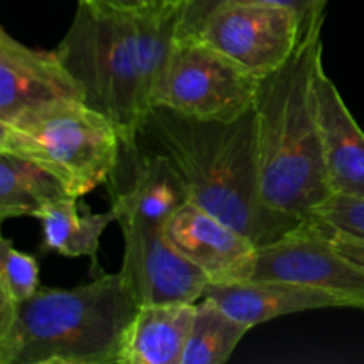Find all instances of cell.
<instances>
[{"label": "cell", "mask_w": 364, "mask_h": 364, "mask_svg": "<svg viewBox=\"0 0 364 364\" xmlns=\"http://www.w3.org/2000/svg\"><path fill=\"white\" fill-rule=\"evenodd\" d=\"M135 142L171 164L188 201L247 235L258 247L299 226L263 203L255 107L240 117L220 121L155 105L142 121Z\"/></svg>", "instance_id": "1"}, {"label": "cell", "mask_w": 364, "mask_h": 364, "mask_svg": "<svg viewBox=\"0 0 364 364\" xmlns=\"http://www.w3.org/2000/svg\"><path fill=\"white\" fill-rule=\"evenodd\" d=\"M183 11L139 18L78 2L66 36L53 50L82 102L116 127L123 144H135L153 109L156 82L178 38Z\"/></svg>", "instance_id": "2"}, {"label": "cell", "mask_w": 364, "mask_h": 364, "mask_svg": "<svg viewBox=\"0 0 364 364\" xmlns=\"http://www.w3.org/2000/svg\"><path fill=\"white\" fill-rule=\"evenodd\" d=\"M320 55L316 31L287 64L262 78L255 103L263 203L295 224L311 219L333 196L313 91Z\"/></svg>", "instance_id": "3"}, {"label": "cell", "mask_w": 364, "mask_h": 364, "mask_svg": "<svg viewBox=\"0 0 364 364\" xmlns=\"http://www.w3.org/2000/svg\"><path fill=\"white\" fill-rule=\"evenodd\" d=\"M139 306L121 272L0 302V364H119Z\"/></svg>", "instance_id": "4"}, {"label": "cell", "mask_w": 364, "mask_h": 364, "mask_svg": "<svg viewBox=\"0 0 364 364\" xmlns=\"http://www.w3.org/2000/svg\"><path fill=\"white\" fill-rule=\"evenodd\" d=\"M0 151L52 173L82 198L107 183L121 151L116 127L82 100H55L0 121Z\"/></svg>", "instance_id": "5"}, {"label": "cell", "mask_w": 364, "mask_h": 364, "mask_svg": "<svg viewBox=\"0 0 364 364\" xmlns=\"http://www.w3.org/2000/svg\"><path fill=\"white\" fill-rule=\"evenodd\" d=\"M259 84L262 77L198 36H178L156 82L153 107L199 119L230 121L255 107Z\"/></svg>", "instance_id": "6"}, {"label": "cell", "mask_w": 364, "mask_h": 364, "mask_svg": "<svg viewBox=\"0 0 364 364\" xmlns=\"http://www.w3.org/2000/svg\"><path fill=\"white\" fill-rule=\"evenodd\" d=\"M192 36L263 78L297 52L302 25L294 9L279 4H224Z\"/></svg>", "instance_id": "7"}, {"label": "cell", "mask_w": 364, "mask_h": 364, "mask_svg": "<svg viewBox=\"0 0 364 364\" xmlns=\"http://www.w3.org/2000/svg\"><path fill=\"white\" fill-rule=\"evenodd\" d=\"M252 279L309 284L354 299L364 309V269L341 255L311 219L258 249Z\"/></svg>", "instance_id": "8"}, {"label": "cell", "mask_w": 364, "mask_h": 364, "mask_svg": "<svg viewBox=\"0 0 364 364\" xmlns=\"http://www.w3.org/2000/svg\"><path fill=\"white\" fill-rule=\"evenodd\" d=\"M121 276L137 306L201 301L208 277L167 238L164 226L121 224Z\"/></svg>", "instance_id": "9"}, {"label": "cell", "mask_w": 364, "mask_h": 364, "mask_svg": "<svg viewBox=\"0 0 364 364\" xmlns=\"http://www.w3.org/2000/svg\"><path fill=\"white\" fill-rule=\"evenodd\" d=\"M110 208L117 224L166 226L178 208L188 201L185 185L162 155L141 146L121 142L119 159L110 173Z\"/></svg>", "instance_id": "10"}, {"label": "cell", "mask_w": 364, "mask_h": 364, "mask_svg": "<svg viewBox=\"0 0 364 364\" xmlns=\"http://www.w3.org/2000/svg\"><path fill=\"white\" fill-rule=\"evenodd\" d=\"M171 244L208 277V284L252 279L258 245L219 217L192 201L171 215L164 226Z\"/></svg>", "instance_id": "11"}, {"label": "cell", "mask_w": 364, "mask_h": 364, "mask_svg": "<svg viewBox=\"0 0 364 364\" xmlns=\"http://www.w3.org/2000/svg\"><path fill=\"white\" fill-rule=\"evenodd\" d=\"M55 100H82L53 52H39L0 31V121Z\"/></svg>", "instance_id": "12"}, {"label": "cell", "mask_w": 364, "mask_h": 364, "mask_svg": "<svg viewBox=\"0 0 364 364\" xmlns=\"http://www.w3.org/2000/svg\"><path fill=\"white\" fill-rule=\"evenodd\" d=\"M313 91L333 196L364 199V132L327 75L322 55L313 70Z\"/></svg>", "instance_id": "13"}, {"label": "cell", "mask_w": 364, "mask_h": 364, "mask_svg": "<svg viewBox=\"0 0 364 364\" xmlns=\"http://www.w3.org/2000/svg\"><path fill=\"white\" fill-rule=\"evenodd\" d=\"M203 299L217 302L224 311L249 323L251 327L265 323L291 313L323 308H355L359 302L334 291L309 284L276 279H249L230 284H208Z\"/></svg>", "instance_id": "14"}, {"label": "cell", "mask_w": 364, "mask_h": 364, "mask_svg": "<svg viewBox=\"0 0 364 364\" xmlns=\"http://www.w3.org/2000/svg\"><path fill=\"white\" fill-rule=\"evenodd\" d=\"M194 315L196 304L191 302L139 306L119 364H181Z\"/></svg>", "instance_id": "15"}, {"label": "cell", "mask_w": 364, "mask_h": 364, "mask_svg": "<svg viewBox=\"0 0 364 364\" xmlns=\"http://www.w3.org/2000/svg\"><path fill=\"white\" fill-rule=\"evenodd\" d=\"M77 199L66 196L48 203L41 210L38 219L43 228V247L66 258L85 256L92 263V276H100L103 274L98 265L100 238L110 223H117V215L112 208L95 213L89 206H84V212L80 213Z\"/></svg>", "instance_id": "16"}, {"label": "cell", "mask_w": 364, "mask_h": 364, "mask_svg": "<svg viewBox=\"0 0 364 364\" xmlns=\"http://www.w3.org/2000/svg\"><path fill=\"white\" fill-rule=\"evenodd\" d=\"M64 185L31 160L0 151V220L36 217L55 199L66 198Z\"/></svg>", "instance_id": "17"}, {"label": "cell", "mask_w": 364, "mask_h": 364, "mask_svg": "<svg viewBox=\"0 0 364 364\" xmlns=\"http://www.w3.org/2000/svg\"><path fill=\"white\" fill-rule=\"evenodd\" d=\"M252 327L224 311L217 302L201 299L196 302L191 338L181 364H224L233 355Z\"/></svg>", "instance_id": "18"}, {"label": "cell", "mask_w": 364, "mask_h": 364, "mask_svg": "<svg viewBox=\"0 0 364 364\" xmlns=\"http://www.w3.org/2000/svg\"><path fill=\"white\" fill-rule=\"evenodd\" d=\"M39 265L32 255L14 247L11 238L0 240V302L21 304L39 290Z\"/></svg>", "instance_id": "19"}, {"label": "cell", "mask_w": 364, "mask_h": 364, "mask_svg": "<svg viewBox=\"0 0 364 364\" xmlns=\"http://www.w3.org/2000/svg\"><path fill=\"white\" fill-rule=\"evenodd\" d=\"M224 4H279V6L290 7L301 18L302 43L309 36L315 34L316 31H322L323 14L320 13L318 0H188L187 6H185L178 36L196 34L203 20L213 9L224 6Z\"/></svg>", "instance_id": "20"}, {"label": "cell", "mask_w": 364, "mask_h": 364, "mask_svg": "<svg viewBox=\"0 0 364 364\" xmlns=\"http://www.w3.org/2000/svg\"><path fill=\"white\" fill-rule=\"evenodd\" d=\"M311 219L364 238V199L334 194L313 212Z\"/></svg>", "instance_id": "21"}, {"label": "cell", "mask_w": 364, "mask_h": 364, "mask_svg": "<svg viewBox=\"0 0 364 364\" xmlns=\"http://www.w3.org/2000/svg\"><path fill=\"white\" fill-rule=\"evenodd\" d=\"M110 14L159 18L183 11L188 0H78Z\"/></svg>", "instance_id": "22"}, {"label": "cell", "mask_w": 364, "mask_h": 364, "mask_svg": "<svg viewBox=\"0 0 364 364\" xmlns=\"http://www.w3.org/2000/svg\"><path fill=\"white\" fill-rule=\"evenodd\" d=\"M311 220L318 226V230L333 242V245L341 252V255H345L350 262H354L355 265L364 269V238L354 237V235L350 233H345V231L338 230V228L331 226V224L327 223H322V220Z\"/></svg>", "instance_id": "23"}, {"label": "cell", "mask_w": 364, "mask_h": 364, "mask_svg": "<svg viewBox=\"0 0 364 364\" xmlns=\"http://www.w3.org/2000/svg\"><path fill=\"white\" fill-rule=\"evenodd\" d=\"M327 2H329V0H318V7H320V13L323 14V16H326V7H327Z\"/></svg>", "instance_id": "24"}]
</instances>
